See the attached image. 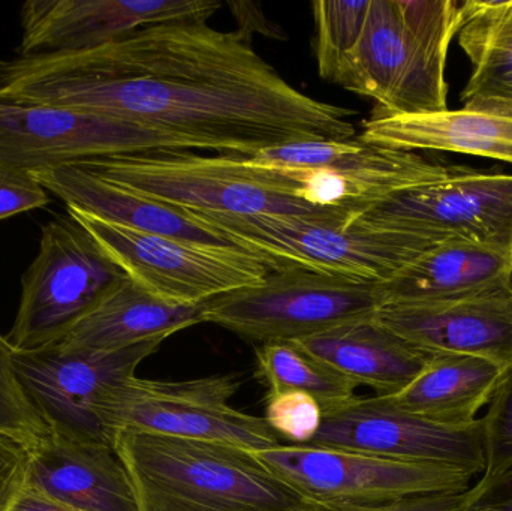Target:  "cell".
I'll list each match as a JSON object with an SVG mask.
<instances>
[{
  "label": "cell",
  "mask_w": 512,
  "mask_h": 511,
  "mask_svg": "<svg viewBox=\"0 0 512 511\" xmlns=\"http://www.w3.org/2000/svg\"><path fill=\"white\" fill-rule=\"evenodd\" d=\"M0 98L102 114L251 158L355 137V111L304 95L240 32L153 24L77 53L0 60Z\"/></svg>",
  "instance_id": "cell-1"
},
{
  "label": "cell",
  "mask_w": 512,
  "mask_h": 511,
  "mask_svg": "<svg viewBox=\"0 0 512 511\" xmlns=\"http://www.w3.org/2000/svg\"><path fill=\"white\" fill-rule=\"evenodd\" d=\"M138 511H298L304 498L251 450L213 441L117 431Z\"/></svg>",
  "instance_id": "cell-2"
},
{
  "label": "cell",
  "mask_w": 512,
  "mask_h": 511,
  "mask_svg": "<svg viewBox=\"0 0 512 511\" xmlns=\"http://www.w3.org/2000/svg\"><path fill=\"white\" fill-rule=\"evenodd\" d=\"M456 0H370L354 53L334 84L373 99L375 116L448 110V48L462 21Z\"/></svg>",
  "instance_id": "cell-3"
},
{
  "label": "cell",
  "mask_w": 512,
  "mask_h": 511,
  "mask_svg": "<svg viewBox=\"0 0 512 511\" xmlns=\"http://www.w3.org/2000/svg\"><path fill=\"white\" fill-rule=\"evenodd\" d=\"M75 167L182 209L222 215L358 218L349 210L307 203L303 186L288 173L242 156L143 153L95 159Z\"/></svg>",
  "instance_id": "cell-4"
},
{
  "label": "cell",
  "mask_w": 512,
  "mask_h": 511,
  "mask_svg": "<svg viewBox=\"0 0 512 511\" xmlns=\"http://www.w3.org/2000/svg\"><path fill=\"white\" fill-rule=\"evenodd\" d=\"M189 212L233 245L261 258L271 272L304 269L384 284L427 249L445 242L429 234L373 228L345 218Z\"/></svg>",
  "instance_id": "cell-5"
},
{
  "label": "cell",
  "mask_w": 512,
  "mask_h": 511,
  "mask_svg": "<svg viewBox=\"0 0 512 511\" xmlns=\"http://www.w3.org/2000/svg\"><path fill=\"white\" fill-rule=\"evenodd\" d=\"M376 282L304 269L270 272L261 282L204 303V323L258 344L294 342L375 317Z\"/></svg>",
  "instance_id": "cell-6"
},
{
  "label": "cell",
  "mask_w": 512,
  "mask_h": 511,
  "mask_svg": "<svg viewBox=\"0 0 512 511\" xmlns=\"http://www.w3.org/2000/svg\"><path fill=\"white\" fill-rule=\"evenodd\" d=\"M239 387L236 375L188 381L131 377L102 392L95 414L111 443L114 432L135 431L230 444L251 452L280 446L265 419L230 404Z\"/></svg>",
  "instance_id": "cell-7"
},
{
  "label": "cell",
  "mask_w": 512,
  "mask_h": 511,
  "mask_svg": "<svg viewBox=\"0 0 512 511\" xmlns=\"http://www.w3.org/2000/svg\"><path fill=\"white\" fill-rule=\"evenodd\" d=\"M125 276L74 218L53 219L21 276L20 305L6 341L14 351L59 344Z\"/></svg>",
  "instance_id": "cell-8"
},
{
  "label": "cell",
  "mask_w": 512,
  "mask_h": 511,
  "mask_svg": "<svg viewBox=\"0 0 512 511\" xmlns=\"http://www.w3.org/2000/svg\"><path fill=\"white\" fill-rule=\"evenodd\" d=\"M129 279L173 305H200L261 282L270 267L239 246L207 245L144 233L69 209Z\"/></svg>",
  "instance_id": "cell-9"
},
{
  "label": "cell",
  "mask_w": 512,
  "mask_h": 511,
  "mask_svg": "<svg viewBox=\"0 0 512 511\" xmlns=\"http://www.w3.org/2000/svg\"><path fill=\"white\" fill-rule=\"evenodd\" d=\"M307 501L376 506L406 498L469 491L472 474L444 465L394 461L348 450L280 446L252 452Z\"/></svg>",
  "instance_id": "cell-10"
},
{
  "label": "cell",
  "mask_w": 512,
  "mask_h": 511,
  "mask_svg": "<svg viewBox=\"0 0 512 511\" xmlns=\"http://www.w3.org/2000/svg\"><path fill=\"white\" fill-rule=\"evenodd\" d=\"M189 149L197 146L102 114L0 98V161L30 173L113 156Z\"/></svg>",
  "instance_id": "cell-11"
},
{
  "label": "cell",
  "mask_w": 512,
  "mask_h": 511,
  "mask_svg": "<svg viewBox=\"0 0 512 511\" xmlns=\"http://www.w3.org/2000/svg\"><path fill=\"white\" fill-rule=\"evenodd\" d=\"M165 338L116 351L65 350L59 344L38 350H12V368L51 434L71 440L110 444L95 414L104 390L135 377Z\"/></svg>",
  "instance_id": "cell-12"
},
{
  "label": "cell",
  "mask_w": 512,
  "mask_h": 511,
  "mask_svg": "<svg viewBox=\"0 0 512 511\" xmlns=\"http://www.w3.org/2000/svg\"><path fill=\"white\" fill-rule=\"evenodd\" d=\"M355 221L441 240L512 248V176L462 168L447 179L396 192Z\"/></svg>",
  "instance_id": "cell-13"
},
{
  "label": "cell",
  "mask_w": 512,
  "mask_h": 511,
  "mask_svg": "<svg viewBox=\"0 0 512 511\" xmlns=\"http://www.w3.org/2000/svg\"><path fill=\"white\" fill-rule=\"evenodd\" d=\"M307 446L348 450L394 461L486 470L481 420L468 428H447L400 410L384 396L355 398L325 413Z\"/></svg>",
  "instance_id": "cell-14"
},
{
  "label": "cell",
  "mask_w": 512,
  "mask_h": 511,
  "mask_svg": "<svg viewBox=\"0 0 512 511\" xmlns=\"http://www.w3.org/2000/svg\"><path fill=\"white\" fill-rule=\"evenodd\" d=\"M375 320L427 354H463L512 366V284L427 302L390 303Z\"/></svg>",
  "instance_id": "cell-15"
},
{
  "label": "cell",
  "mask_w": 512,
  "mask_h": 511,
  "mask_svg": "<svg viewBox=\"0 0 512 511\" xmlns=\"http://www.w3.org/2000/svg\"><path fill=\"white\" fill-rule=\"evenodd\" d=\"M216 0H27L18 56L77 53L153 24L207 21Z\"/></svg>",
  "instance_id": "cell-16"
},
{
  "label": "cell",
  "mask_w": 512,
  "mask_h": 511,
  "mask_svg": "<svg viewBox=\"0 0 512 511\" xmlns=\"http://www.w3.org/2000/svg\"><path fill=\"white\" fill-rule=\"evenodd\" d=\"M251 159L282 170L333 174L348 186L361 213L396 192L447 179L463 168L429 161L412 150L366 143L360 137L286 144L261 150Z\"/></svg>",
  "instance_id": "cell-17"
},
{
  "label": "cell",
  "mask_w": 512,
  "mask_h": 511,
  "mask_svg": "<svg viewBox=\"0 0 512 511\" xmlns=\"http://www.w3.org/2000/svg\"><path fill=\"white\" fill-rule=\"evenodd\" d=\"M26 485L81 511H138L113 446L50 434L30 452Z\"/></svg>",
  "instance_id": "cell-18"
},
{
  "label": "cell",
  "mask_w": 512,
  "mask_h": 511,
  "mask_svg": "<svg viewBox=\"0 0 512 511\" xmlns=\"http://www.w3.org/2000/svg\"><path fill=\"white\" fill-rule=\"evenodd\" d=\"M32 174L48 192L66 204V209L80 210L144 233L207 245L236 246L224 234L195 218L189 210L144 197L84 168L65 167Z\"/></svg>",
  "instance_id": "cell-19"
},
{
  "label": "cell",
  "mask_w": 512,
  "mask_h": 511,
  "mask_svg": "<svg viewBox=\"0 0 512 511\" xmlns=\"http://www.w3.org/2000/svg\"><path fill=\"white\" fill-rule=\"evenodd\" d=\"M357 386L376 396H394L409 386L427 365L430 354L412 347L375 317L334 327L294 341Z\"/></svg>",
  "instance_id": "cell-20"
},
{
  "label": "cell",
  "mask_w": 512,
  "mask_h": 511,
  "mask_svg": "<svg viewBox=\"0 0 512 511\" xmlns=\"http://www.w3.org/2000/svg\"><path fill=\"white\" fill-rule=\"evenodd\" d=\"M204 303L164 302L125 276L59 345L65 350L116 351L156 338L167 339L204 323Z\"/></svg>",
  "instance_id": "cell-21"
},
{
  "label": "cell",
  "mask_w": 512,
  "mask_h": 511,
  "mask_svg": "<svg viewBox=\"0 0 512 511\" xmlns=\"http://www.w3.org/2000/svg\"><path fill=\"white\" fill-rule=\"evenodd\" d=\"M512 278V248L445 240L379 284L382 306L471 293Z\"/></svg>",
  "instance_id": "cell-22"
},
{
  "label": "cell",
  "mask_w": 512,
  "mask_h": 511,
  "mask_svg": "<svg viewBox=\"0 0 512 511\" xmlns=\"http://www.w3.org/2000/svg\"><path fill=\"white\" fill-rule=\"evenodd\" d=\"M508 369L492 360L463 354H430L421 374L402 392L385 396L406 413L447 428L478 422Z\"/></svg>",
  "instance_id": "cell-23"
},
{
  "label": "cell",
  "mask_w": 512,
  "mask_h": 511,
  "mask_svg": "<svg viewBox=\"0 0 512 511\" xmlns=\"http://www.w3.org/2000/svg\"><path fill=\"white\" fill-rule=\"evenodd\" d=\"M360 138L393 149L466 153L512 164V120L465 108L417 116L373 114Z\"/></svg>",
  "instance_id": "cell-24"
},
{
  "label": "cell",
  "mask_w": 512,
  "mask_h": 511,
  "mask_svg": "<svg viewBox=\"0 0 512 511\" xmlns=\"http://www.w3.org/2000/svg\"><path fill=\"white\" fill-rule=\"evenodd\" d=\"M457 36L472 66L462 108L512 120V0L463 2Z\"/></svg>",
  "instance_id": "cell-25"
},
{
  "label": "cell",
  "mask_w": 512,
  "mask_h": 511,
  "mask_svg": "<svg viewBox=\"0 0 512 511\" xmlns=\"http://www.w3.org/2000/svg\"><path fill=\"white\" fill-rule=\"evenodd\" d=\"M256 377L268 395L303 392L313 396L322 413H330L351 402L357 384L327 363L313 357L294 342L259 345L256 350Z\"/></svg>",
  "instance_id": "cell-26"
},
{
  "label": "cell",
  "mask_w": 512,
  "mask_h": 511,
  "mask_svg": "<svg viewBox=\"0 0 512 511\" xmlns=\"http://www.w3.org/2000/svg\"><path fill=\"white\" fill-rule=\"evenodd\" d=\"M370 0H316L312 3L315 20V54L318 72L334 83L340 69L360 42Z\"/></svg>",
  "instance_id": "cell-27"
},
{
  "label": "cell",
  "mask_w": 512,
  "mask_h": 511,
  "mask_svg": "<svg viewBox=\"0 0 512 511\" xmlns=\"http://www.w3.org/2000/svg\"><path fill=\"white\" fill-rule=\"evenodd\" d=\"M11 356V345L0 333V432L32 452L50 437L51 432L21 389Z\"/></svg>",
  "instance_id": "cell-28"
},
{
  "label": "cell",
  "mask_w": 512,
  "mask_h": 511,
  "mask_svg": "<svg viewBox=\"0 0 512 511\" xmlns=\"http://www.w3.org/2000/svg\"><path fill=\"white\" fill-rule=\"evenodd\" d=\"M481 420L486 470L483 480L496 479L512 470V366L490 401Z\"/></svg>",
  "instance_id": "cell-29"
},
{
  "label": "cell",
  "mask_w": 512,
  "mask_h": 511,
  "mask_svg": "<svg viewBox=\"0 0 512 511\" xmlns=\"http://www.w3.org/2000/svg\"><path fill=\"white\" fill-rule=\"evenodd\" d=\"M321 405L303 392H282L268 395L265 422L277 437L292 441V446H307L322 425Z\"/></svg>",
  "instance_id": "cell-30"
},
{
  "label": "cell",
  "mask_w": 512,
  "mask_h": 511,
  "mask_svg": "<svg viewBox=\"0 0 512 511\" xmlns=\"http://www.w3.org/2000/svg\"><path fill=\"white\" fill-rule=\"evenodd\" d=\"M50 201L47 189L30 171L0 161V219L42 209Z\"/></svg>",
  "instance_id": "cell-31"
},
{
  "label": "cell",
  "mask_w": 512,
  "mask_h": 511,
  "mask_svg": "<svg viewBox=\"0 0 512 511\" xmlns=\"http://www.w3.org/2000/svg\"><path fill=\"white\" fill-rule=\"evenodd\" d=\"M468 491L463 494L421 495L406 498L397 503L376 504V506H354V504H324L304 501L298 511H466Z\"/></svg>",
  "instance_id": "cell-32"
},
{
  "label": "cell",
  "mask_w": 512,
  "mask_h": 511,
  "mask_svg": "<svg viewBox=\"0 0 512 511\" xmlns=\"http://www.w3.org/2000/svg\"><path fill=\"white\" fill-rule=\"evenodd\" d=\"M30 450L0 432V511H8L26 486Z\"/></svg>",
  "instance_id": "cell-33"
},
{
  "label": "cell",
  "mask_w": 512,
  "mask_h": 511,
  "mask_svg": "<svg viewBox=\"0 0 512 511\" xmlns=\"http://www.w3.org/2000/svg\"><path fill=\"white\" fill-rule=\"evenodd\" d=\"M512 511V470L483 480L468 491V510Z\"/></svg>",
  "instance_id": "cell-34"
},
{
  "label": "cell",
  "mask_w": 512,
  "mask_h": 511,
  "mask_svg": "<svg viewBox=\"0 0 512 511\" xmlns=\"http://www.w3.org/2000/svg\"><path fill=\"white\" fill-rule=\"evenodd\" d=\"M8 511H81L48 497L44 492L26 485L15 497Z\"/></svg>",
  "instance_id": "cell-35"
},
{
  "label": "cell",
  "mask_w": 512,
  "mask_h": 511,
  "mask_svg": "<svg viewBox=\"0 0 512 511\" xmlns=\"http://www.w3.org/2000/svg\"><path fill=\"white\" fill-rule=\"evenodd\" d=\"M477 511H493V510H477Z\"/></svg>",
  "instance_id": "cell-36"
},
{
  "label": "cell",
  "mask_w": 512,
  "mask_h": 511,
  "mask_svg": "<svg viewBox=\"0 0 512 511\" xmlns=\"http://www.w3.org/2000/svg\"><path fill=\"white\" fill-rule=\"evenodd\" d=\"M511 284H512V278H511Z\"/></svg>",
  "instance_id": "cell-37"
}]
</instances>
